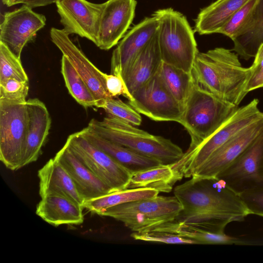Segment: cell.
<instances>
[{"instance_id": "cell-12", "label": "cell", "mask_w": 263, "mask_h": 263, "mask_svg": "<svg viewBox=\"0 0 263 263\" xmlns=\"http://www.w3.org/2000/svg\"><path fill=\"white\" fill-rule=\"evenodd\" d=\"M32 8L23 5L5 13L0 26V42L20 59L24 46L46 25L45 16L35 12Z\"/></svg>"}, {"instance_id": "cell-27", "label": "cell", "mask_w": 263, "mask_h": 263, "mask_svg": "<svg viewBox=\"0 0 263 263\" xmlns=\"http://www.w3.org/2000/svg\"><path fill=\"white\" fill-rule=\"evenodd\" d=\"M232 41V50L241 58L248 60L255 56L263 44V0H259L253 18L245 31Z\"/></svg>"}, {"instance_id": "cell-1", "label": "cell", "mask_w": 263, "mask_h": 263, "mask_svg": "<svg viewBox=\"0 0 263 263\" xmlns=\"http://www.w3.org/2000/svg\"><path fill=\"white\" fill-rule=\"evenodd\" d=\"M232 50L217 47L197 53L192 70L194 80L221 100L239 106L248 92L251 68L244 67Z\"/></svg>"}, {"instance_id": "cell-24", "label": "cell", "mask_w": 263, "mask_h": 263, "mask_svg": "<svg viewBox=\"0 0 263 263\" xmlns=\"http://www.w3.org/2000/svg\"><path fill=\"white\" fill-rule=\"evenodd\" d=\"M249 0H216L202 9L195 20L194 31L200 35L217 33Z\"/></svg>"}, {"instance_id": "cell-20", "label": "cell", "mask_w": 263, "mask_h": 263, "mask_svg": "<svg viewBox=\"0 0 263 263\" xmlns=\"http://www.w3.org/2000/svg\"><path fill=\"white\" fill-rule=\"evenodd\" d=\"M162 62L157 31L122 76L129 93L156 74Z\"/></svg>"}, {"instance_id": "cell-32", "label": "cell", "mask_w": 263, "mask_h": 263, "mask_svg": "<svg viewBox=\"0 0 263 263\" xmlns=\"http://www.w3.org/2000/svg\"><path fill=\"white\" fill-rule=\"evenodd\" d=\"M259 0H249L218 31L232 40L242 34L251 23Z\"/></svg>"}, {"instance_id": "cell-28", "label": "cell", "mask_w": 263, "mask_h": 263, "mask_svg": "<svg viewBox=\"0 0 263 263\" xmlns=\"http://www.w3.org/2000/svg\"><path fill=\"white\" fill-rule=\"evenodd\" d=\"M159 192L151 188L126 189L85 201L83 208L99 215L103 211L124 203L153 198Z\"/></svg>"}, {"instance_id": "cell-9", "label": "cell", "mask_w": 263, "mask_h": 263, "mask_svg": "<svg viewBox=\"0 0 263 263\" xmlns=\"http://www.w3.org/2000/svg\"><path fill=\"white\" fill-rule=\"evenodd\" d=\"M27 102H0V160L11 170L21 168L28 128Z\"/></svg>"}, {"instance_id": "cell-13", "label": "cell", "mask_w": 263, "mask_h": 263, "mask_svg": "<svg viewBox=\"0 0 263 263\" xmlns=\"http://www.w3.org/2000/svg\"><path fill=\"white\" fill-rule=\"evenodd\" d=\"M52 42L66 56L78 74L92 92L96 107L102 108L106 100L111 97L106 85L105 73L96 67L83 52L71 41L69 34L63 29L51 28L50 31Z\"/></svg>"}, {"instance_id": "cell-39", "label": "cell", "mask_w": 263, "mask_h": 263, "mask_svg": "<svg viewBox=\"0 0 263 263\" xmlns=\"http://www.w3.org/2000/svg\"><path fill=\"white\" fill-rule=\"evenodd\" d=\"M240 195L252 214L263 217V189L245 192Z\"/></svg>"}, {"instance_id": "cell-10", "label": "cell", "mask_w": 263, "mask_h": 263, "mask_svg": "<svg viewBox=\"0 0 263 263\" xmlns=\"http://www.w3.org/2000/svg\"><path fill=\"white\" fill-rule=\"evenodd\" d=\"M128 104L156 121L179 123L184 107L174 98L158 73L136 89Z\"/></svg>"}, {"instance_id": "cell-30", "label": "cell", "mask_w": 263, "mask_h": 263, "mask_svg": "<svg viewBox=\"0 0 263 263\" xmlns=\"http://www.w3.org/2000/svg\"><path fill=\"white\" fill-rule=\"evenodd\" d=\"M61 73L69 92L80 105L84 108L96 106L92 92L64 55L61 60Z\"/></svg>"}, {"instance_id": "cell-7", "label": "cell", "mask_w": 263, "mask_h": 263, "mask_svg": "<svg viewBox=\"0 0 263 263\" xmlns=\"http://www.w3.org/2000/svg\"><path fill=\"white\" fill-rule=\"evenodd\" d=\"M176 196H157L109 208L99 215L122 222L133 232H146L176 219L182 210Z\"/></svg>"}, {"instance_id": "cell-19", "label": "cell", "mask_w": 263, "mask_h": 263, "mask_svg": "<svg viewBox=\"0 0 263 263\" xmlns=\"http://www.w3.org/2000/svg\"><path fill=\"white\" fill-rule=\"evenodd\" d=\"M54 158L67 171L85 201L114 192L76 156L66 143Z\"/></svg>"}, {"instance_id": "cell-38", "label": "cell", "mask_w": 263, "mask_h": 263, "mask_svg": "<svg viewBox=\"0 0 263 263\" xmlns=\"http://www.w3.org/2000/svg\"><path fill=\"white\" fill-rule=\"evenodd\" d=\"M105 85L107 91L111 98H116L123 96L128 100L132 98L122 77L113 74L105 73Z\"/></svg>"}, {"instance_id": "cell-34", "label": "cell", "mask_w": 263, "mask_h": 263, "mask_svg": "<svg viewBox=\"0 0 263 263\" xmlns=\"http://www.w3.org/2000/svg\"><path fill=\"white\" fill-rule=\"evenodd\" d=\"M102 108L108 116L119 119L133 125H139L142 122L141 116L137 111L117 98L107 99Z\"/></svg>"}, {"instance_id": "cell-36", "label": "cell", "mask_w": 263, "mask_h": 263, "mask_svg": "<svg viewBox=\"0 0 263 263\" xmlns=\"http://www.w3.org/2000/svg\"><path fill=\"white\" fill-rule=\"evenodd\" d=\"M130 237L135 240L169 244H198L194 240L160 231L133 232L131 233Z\"/></svg>"}, {"instance_id": "cell-14", "label": "cell", "mask_w": 263, "mask_h": 263, "mask_svg": "<svg viewBox=\"0 0 263 263\" xmlns=\"http://www.w3.org/2000/svg\"><path fill=\"white\" fill-rule=\"evenodd\" d=\"M55 4L64 30L69 34L86 38L97 45L104 4L87 0H59Z\"/></svg>"}, {"instance_id": "cell-23", "label": "cell", "mask_w": 263, "mask_h": 263, "mask_svg": "<svg viewBox=\"0 0 263 263\" xmlns=\"http://www.w3.org/2000/svg\"><path fill=\"white\" fill-rule=\"evenodd\" d=\"M82 134L95 146L109 155L132 174L163 164L159 160L141 155L127 147L106 139L89 130H81Z\"/></svg>"}, {"instance_id": "cell-33", "label": "cell", "mask_w": 263, "mask_h": 263, "mask_svg": "<svg viewBox=\"0 0 263 263\" xmlns=\"http://www.w3.org/2000/svg\"><path fill=\"white\" fill-rule=\"evenodd\" d=\"M10 79L29 81L21 59L0 42V84Z\"/></svg>"}, {"instance_id": "cell-15", "label": "cell", "mask_w": 263, "mask_h": 263, "mask_svg": "<svg viewBox=\"0 0 263 263\" xmlns=\"http://www.w3.org/2000/svg\"><path fill=\"white\" fill-rule=\"evenodd\" d=\"M97 46L109 50L125 35L135 14L136 0H107L103 3Z\"/></svg>"}, {"instance_id": "cell-26", "label": "cell", "mask_w": 263, "mask_h": 263, "mask_svg": "<svg viewBox=\"0 0 263 263\" xmlns=\"http://www.w3.org/2000/svg\"><path fill=\"white\" fill-rule=\"evenodd\" d=\"M150 231L175 234L194 240L197 241L198 244L237 245L247 244L239 238L228 235L224 232L206 231L176 220L159 226Z\"/></svg>"}, {"instance_id": "cell-3", "label": "cell", "mask_w": 263, "mask_h": 263, "mask_svg": "<svg viewBox=\"0 0 263 263\" xmlns=\"http://www.w3.org/2000/svg\"><path fill=\"white\" fill-rule=\"evenodd\" d=\"M86 127L106 139L156 159L163 164L177 162L184 154L171 140L151 135L116 118L107 116L101 121L92 119Z\"/></svg>"}, {"instance_id": "cell-40", "label": "cell", "mask_w": 263, "mask_h": 263, "mask_svg": "<svg viewBox=\"0 0 263 263\" xmlns=\"http://www.w3.org/2000/svg\"><path fill=\"white\" fill-rule=\"evenodd\" d=\"M59 0H13L11 6L16 4L26 5L31 8L47 6L56 3Z\"/></svg>"}, {"instance_id": "cell-2", "label": "cell", "mask_w": 263, "mask_h": 263, "mask_svg": "<svg viewBox=\"0 0 263 263\" xmlns=\"http://www.w3.org/2000/svg\"><path fill=\"white\" fill-rule=\"evenodd\" d=\"M182 206L181 212H209L234 217L242 221L252 213L239 194L218 177L192 176L174 190Z\"/></svg>"}, {"instance_id": "cell-41", "label": "cell", "mask_w": 263, "mask_h": 263, "mask_svg": "<svg viewBox=\"0 0 263 263\" xmlns=\"http://www.w3.org/2000/svg\"><path fill=\"white\" fill-rule=\"evenodd\" d=\"M4 5H5L8 7L11 6V4L13 0H2Z\"/></svg>"}, {"instance_id": "cell-18", "label": "cell", "mask_w": 263, "mask_h": 263, "mask_svg": "<svg viewBox=\"0 0 263 263\" xmlns=\"http://www.w3.org/2000/svg\"><path fill=\"white\" fill-rule=\"evenodd\" d=\"M28 115L26 144L21 168L36 161L47 139L51 120L45 104L37 98L27 101Z\"/></svg>"}, {"instance_id": "cell-37", "label": "cell", "mask_w": 263, "mask_h": 263, "mask_svg": "<svg viewBox=\"0 0 263 263\" xmlns=\"http://www.w3.org/2000/svg\"><path fill=\"white\" fill-rule=\"evenodd\" d=\"M250 68V76L246 87L248 93L263 87V44L259 47Z\"/></svg>"}, {"instance_id": "cell-4", "label": "cell", "mask_w": 263, "mask_h": 263, "mask_svg": "<svg viewBox=\"0 0 263 263\" xmlns=\"http://www.w3.org/2000/svg\"><path fill=\"white\" fill-rule=\"evenodd\" d=\"M238 107L221 100L194 80L179 122L191 137L187 151L194 150L211 136Z\"/></svg>"}, {"instance_id": "cell-8", "label": "cell", "mask_w": 263, "mask_h": 263, "mask_svg": "<svg viewBox=\"0 0 263 263\" xmlns=\"http://www.w3.org/2000/svg\"><path fill=\"white\" fill-rule=\"evenodd\" d=\"M65 143L76 156L114 192L127 189L132 173L90 142L81 131L69 135Z\"/></svg>"}, {"instance_id": "cell-16", "label": "cell", "mask_w": 263, "mask_h": 263, "mask_svg": "<svg viewBox=\"0 0 263 263\" xmlns=\"http://www.w3.org/2000/svg\"><path fill=\"white\" fill-rule=\"evenodd\" d=\"M263 132V118L250 125L217 149L192 175L217 177Z\"/></svg>"}, {"instance_id": "cell-6", "label": "cell", "mask_w": 263, "mask_h": 263, "mask_svg": "<svg viewBox=\"0 0 263 263\" xmlns=\"http://www.w3.org/2000/svg\"><path fill=\"white\" fill-rule=\"evenodd\" d=\"M258 104V100L254 99L248 104L238 107L211 136L194 150L184 153L179 161L172 164V167L183 177H192L217 149L263 118Z\"/></svg>"}, {"instance_id": "cell-29", "label": "cell", "mask_w": 263, "mask_h": 263, "mask_svg": "<svg viewBox=\"0 0 263 263\" xmlns=\"http://www.w3.org/2000/svg\"><path fill=\"white\" fill-rule=\"evenodd\" d=\"M158 73L174 98L184 108L193 84L192 73L162 62Z\"/></svg>"}, {"instance_id": "cell-5", "label": "cell", "mask_w": 263, "mask_h": 263, "mask_svg": "<svg viewBox=\"0 0 263 263\" xmlns=\"http://www.w3.org/2000/svg\"><path fill=\"white\" fill-rule=\"evenodd\" d=\"M152 15L158 21V41L162 62L191 72L198 53L194 31L186 17L172 8Z\"/></svg>"}, {"instance_id": "cell-25", "label": "cell", "mask_w": 263, "mask_h": 263, "mask_svg": "<svg viewBox=\"0 0 263 263\" xmlns=\"http://www.w3.org/2000/svg\"><path fill=\"white\" fill-rule=\"evenodd\" d=\"M183 178L172 164H160L133 173L127 189L151 188L168 193Z\"/></svg>"}, {"instance_id": "cell-21", "label": "cell", "mask_w": 263, "mask_h": 263, "mask_svg": "<svg viewBox=\"0 0 263 263\" xmlns=\"http://www.w3.org/2000/svg\"><path fill=\"white\" fill-rule=\"evenodd\" d=\"M37 175L40 180L39 194L41 198L49 194L61 195L83 205L85 200L72 179L54 157L39 170Z\"/></svg>"}, {"instance_id": "cell-11", "label": "cell", "mask_w": 263, "mask_h": 263, "mask_svg": "<svg viewBox=\"0 0 263 263\" xmlns=\"http://www.w3.org/2000/svg\"><path fill=\"white\" fill-rule=\"evenodd\" d=\"M217 177L239 194L263 189V132Z\"/></svg>"}, {"instance_id": "cell-22", "label": "cell", "mask_w": 263, "mask_h": 263, "mask_svg": "<svg viewBox=\"0 0 263 263\" xmlns=\"http://www.w3.org/2000/svg\"><path fill=\"white\" fill-rule=\"evenodd\" d=\"M83 206L63 195L49 194L41 198L36 214L47 223L61 224H80L84 221Z\"/></svg>"}, {"instance_id": "cell-31", "label": "cell", "mask_w": 263, "mask_h": 263, "mask_svg": "<svg viewBox=\"0 0 263 263\" xmlns=\"http://www.w3.org/2000/svg\"><path fill=\"white\" fill-rule=\"evenodd\" d=\"M175 220L213 232H224L229 223L237 221L231 216L209 212H180Z\"/></svg>"}, {"instance_id": "cell-17", "label": "cell", "mask_w": 263, "mask_h": 263, "mask_svg": "<svg viewBox=\"0 0 263 263\" xmlns=\"http://www.w3.org/2000/svg\"><path fill=\"white\" fill-rule=\"evenodd\" d=\"M158 25L157 18L152 15L144 18L125 34L112 52L111 74L122 77L142 48L157 32Z\"/></svg>"}, {"instance_id": "cell-35", "label": "cell", "mask_w": 263, "mask_h": 263, "mask_svg": "<svg viewBox=\"0 0 263 263\" xmlns=\"http://www.w3.org/2000/svg\"><path fill=\"white\" fill-rule=\"evenodd\" d=\"M29 81L10 79L0 84V102L21 104L27 102Z\"/></svg>"}]
</instances>
